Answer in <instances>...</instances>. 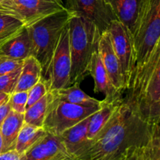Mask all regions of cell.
<instances>
[{"instance_id": "cell-1", "label": "cell", "mask_w": 160, "mask_h": 160, "mask_svg": "<svg viewBox=\"0 0 160 160\" xmlns=\"http://www.w3.org/2000/svg\"><path fill=\"white\" fill-rule=\"evenodd\" d=\"M149 129V123L123 98L104 128L73 160L121 159L128 148L146 143Z\"/></svg>"}, {"instance_id": "cell-2", "label": "cell", "mask_w": 160, "mask_h": 160, "mask_svg": "<svg viewBox=\"0 0 160 160\" xmlns=\"http://www.w3.org/2000/svg\"><path fill=\"white\" fill-rule=\"evenodd\" d=\"M131 40L133 70L130 81L146 67L160 45V0L144 1Z\"/></svg>"}, {"instance_id": "cell-3", "label": "cell", "mask_w": 160, "mask_h": 160, "mask_svg": "<svg viewBox=\"0 0 160 160\" xmlns=\"http://www.w3.org/2000/svg\"><path fill=\"white\" fill-rule=\"evenodd\" d=\"M68 27L71 57L69 85L80 84L89 74L92 58L98 51L101 33L92 22L77 16L70 19Z\"/></svg>"}, {"instance_id": "cell-4", "label": "cell", "mask_w": 160, "mask_h": 160, "mask_svg": "<svg viewBox=\"0 0 160 160\" xmlns=\"http://www.w3.org/2000/svg\"><path fill=\"white\" fill-rule=\"evenodd\" d=\"M73 14L68 9L55 12L28 27L31 43V56L39 62L45 79L64 28Z\"/></svg>"}, {"instance_id": "cell-5", "label": "cell", "mask_w": 160, "mask_h": 160, "mask_svg": "<svg viewBox=\"0 0 160 160\" xmlns=\"http://www.w3.org/2000/svg\"><path fill=\"white\" fill-rule=\"evenodd\" d=\"M49 93V103L43 128L48 133L59 136L63 131L78 124L101 108L72 104L56 98Z\"/></svg>"}, {"instance_id": "cell-6", "label": "cell", "mask_w": 160, "mask_h": 160, "mask_svg": "<svg viewBox=\"0 0 160 160\" xmlns=\"http://www.w3.org/2000/svg\"><path fill=\"white\" fill-rule=\"evenodd\" d=\"M64 9L62 0H2L0 3V12L15 17L26 28Z\"/></svg>"}, {"instance_id": "cell-7", "label": "cell", "mask_w": 160, "mask_h": 160, "mask_svg": "<svg viewBox=\"0 0 160 160\" xmlns=\"http://www.w3.org/2000/svg\"><path fill=\"white\" fill-rule=\"evenodd\" d=\"M68 25L62 31L46 76L45 79H42L48 87V92L63 88L70 84L71 57L69 45Z\"/></svg>"}, {"instance_id": "cell-8", "label": "cell", "mask_w": 160, "mask_h": 160, "mask_svg": "<svg viewBox=\"0 0 160 160\" xmlns=\"http://www.w3.org/2000/svg\"><path fill=\"white\" fill-rule=\"evenodd\" d=\"M72 13L89 20L102 34L113 20H117L111 6L105 0H66Z\"/></svg>"}, {"instance_id": "cell-9", "label": "cell", "mask_w": 160, "mask_h": 160, "mask_svg": "<svg viewBox=\"0 0 160 160\" xmlns=\"http://www.w3.org/2000/svg\"><path fill=\"white\" fill-rule=\"evenodd\" d=\"M114 52L120 61L126 91L133 70V48L131 34L126 26L118 20L112 21L108 28Z\"/></svg>"}, {"instance_id": "cell-10", "label": "cell", "mask_w": 160, "mask_h": 160, "mask_svg": "<svg viewBox=\"0 0 160 160\" xmlns=\"http://www.w3.org/2000/svg\"><path fill=\"white\" fill-rule=\"evenodd\" d=\"M23 160H73L59 136L47 134L22 155Z\"/></svg>"}, {"instance_id": "cell-11", "label": "cell", "mask_w": 160, "mask_h": 160, "mask_svg": "<svg viewBox=\"0 0 160 160\" xmlns=\"http://www.w3.org/2000/svg\"><path fill=\"white\" fill-rule=\"evenodd\" d=\"M98 53L114 87L121 93L126 92V85L122 73L120 61L112 48L108 31L103 32L100 36Z\"/></svg>"}, {"instance_id": "cell-12", "label": "cell", "mask_w": 160, "mask_h": 160, "mask_svg": "<svg viewBox=\"0 0 160 160\" xmlns=\"http://www.w3.org/2000/svg\"><path fill=\"white\" fill-rule=\"evenodd\" d=\"M89 74H91L94 79V92L95 93L103 94L105 96L103 101L113 102L120 101L123 98V93L119 92L111 82L102 62L98 51L95 52L92 56L89 67Z\"/></svg>"}, {"instance_id": "cell-13", "label": "cell", "mask_w": 160, "mask_h": 160, "mask_svg": "<svg viewBox=\"0 0 160 160\" xmlns=\"http://www.w3.org/2000/svg\"><path fill=\"white\" fill-rule=\"evenodd\" d=\"M90 117H87L59 135L73 159L84 151L92 142V140L88 138V129Z\"/></svg>"}, {"instance_id": "cell-14", "label": "cell", "mask_w": 160, "mask_h": 160, "mask_svg": "<svg viewBox=\"0 0 160 160\" xmlns=\"http://www.w3.org/2000/svg\"><path fill=\"white\" fill-rule=\"evenodd\" d=\"M105 1L111 6L117 20L128 28L132 36L145 0H105Z\"/></svg>"}, {"instance_id": "cell-15", "label": "cell", "mask_w": 160, "mask_h": 160, "mask_svg": "<svg viewBox=\"0 0 160 160\" xmlns=\"http://www.w3.org/2000/svg\"><path fill=\"white\" fill-rule=\"evenodd\" d=\"M31 39L26 27L0 45V56L12 59L24 60L31 56Z\"/></svg>"}, {"instance_id": "cell-16", "label": "cell", "mask_w": 160, "mask_h": 160, "mask_svg": "<svg viewBox=\"0 0 160 160\" xmlns=\"http://www.w3.org/2000/svg\"><path fill=\"white\" fill-rule=\"evenodd\" d=\"M24 124V114L11 109L0 127L2 139V152L13 150L17 138Z\"/></svg>"}, {"instance_id": "cell-17", "label": "cell", "mask_w": 160, "mask_h": 160, "mask_svg": "<svg viewBox=\"0 0 160 160\" xmlns=\"http://www.w3.org/2000/svg\"><path fill=\"white\" fill-rule=\"evenodd\" d=\"M42 67L39 62L34 56H28L23 60L14 92H28L42 79Z\"/></svg>"}, {"instance_id": "cell-18", "label": "cell", "mask_w": 160, "mask_h": 160, "mask_svg": "<svg viewBox=\"0 0 160 160\" xmlns=\"http://www.w3.org/2000/svg\"><path fill=\"white\" fill-rule=\"evenodd\" d=\"M121 100L113 102H107L103 100L102 101L101 108L90 117L88 129V138L89 140L95 138L98 133L104 128L108 121L110 120L117 105Z\"/></svg>"}, {"instance_id": "cell-19", "label": "cell", "mask_w": 160, "mask_h": 160, "mask_svg": "<svg viewBox=\"0 0 160 160\" xmlns=\"http://www.w3.org/2000/svg\"><path fill=\"white\" fill-rule=\"evenodd\" d=\"M56 98L67 102L69 103L81 106H98L102 103V101L92 98L83 92L79 87V84H73L72 86H67L59 90L49 92Z\"/></svg>"}, {"instance_id": "cell-20", "label": "cell", "mask_w": 160, "mask_h": 160, "mask_svg": "<svg viewBox=\"0 0 160 160\" xmlns=\"http://www.w3.org/2000/svg\"><path fill=\"white\" fill-rule=\"evenodd\" d=\"M46 134L44 128L24 123L18 134L14 150L22 156Z\"/></svg>"}, {"instance_id": "cell-21", "label": "cell", "mask_w": 160, "mask_h": 160, "mask_svg": "<svg viewBox=\"0 0 160 160\" xmlns=\"http://www.w3.org/2000/svg\"><path fill=\"white\" fill-rule=\"evenodd\" d=\"M48 103H49V93L48 92L40 100L36 102L32 106L27 108L23 113L24 123L38 127V128H43Z\"/></svg>"}, {"instance_id": "cell-22", "label": "cell", "mask_w": 160, "mask_h": 160, "mask_svg": "<svg viewBox=\"0 0 160 160\" xmlns=\"http://www.w3.org/2000/svg\"><path fill=\"white\" fill-rule=\"evenodd\" d=\"M24 28L19 20L10 15L0 12V45Z\"/></svg>"}, {"instance_id": "cell-23", "label": "cell", "mask_w": 160, "mask_h": 160, "mask_svg": "<svg viewBox=\"0 0 160 160\" xmlns=\"http://www.w3.org/2000/svg\"><path fill=\"white\" fill-rule=\"evenodd\" d=\"M144 148L149 160H160V124L150 123L148 141Z\"/></svg>"}, {"instance_id": "cell-24", "label": "cell", "mask_w": 160, "mask_h": 160, "mask_svg": "<svg viewBox=\"0 0 160 160\" xmlns=\"http://www.w3.org/2000/svg\"><path fill=\"white\" fill-rule=\"evenodd\" d=\"M22 67L14 71L0 77V93L10 95L14 92Z\"/></svg>"}, {"instance_id": "cell-25", "label": "cell", "mask_w": 160, "mask_h": 160, "mask_svg": "<svg viewBox=\"0 0 160 160\" xmlns=\"http://www.w3.org/2000/svg\"><path fill=\"white\" fill-rule=\"evenodd\" d=\"M28 92H14L9 95V103L12 110L24 113L28 102Z\"/></svg>"}, {"instance_id": "cell-26", "label": "cell", "mask_w": 160, "mask_h": 160, "mask_svg": "<svg viewBox=\"0 0 160 160\" xmlns=\"http://www.w3.org/2000/svg\"><path fill=\"white\" fill-rule=\"evenodd\" d=\"M28 95V102H27V108L32 106L33 104L40 100L43 96H45L48 92V87L46 84L42 79H41L35 85L33 86L29 91Z\"/></svg>"}, {"instance_id": "cell-27", "label": "cell", "mask_w": 160, "mask_h": 160, "mask_svg": "<svg viewBox=\"0 0 160 160\" xmlns=\"http://www.w3.org/2000/svg\"><path fill=\"white\" fill-rule=\"evenodd\" d=\"M23 60L0 56V77L14 71L23 66Z\"/></svg>"}, {"instance_id": "cell-28", "label": "cell", "mask_w": 160, "mask_h": 160, "mask_svg": "<svg viewBox=\"0 0 160 160\" xmlns=\"http://www.w3.org/2000/svg\"><path fill=\"white\" fill-rule=\"evenodd\" d=\"M141 115L149 124L150 123L160 124V100L148 106Z\"/></svg>"}, {"instance_id": "cell-29", "label": "cell", "mask_w": 160, "mask_h": 160, "mask_svg": "<svg viewBox=\"0 0 160 160\" xmlns=\"http://www.w3.org/2000/svg\"><path fill=\"white\" fill-rule=\"evenodd\" d=\"M145 145V144H144ZM144 145H134L125 152V160H149L144 148Z\"/></svg>"}, {"instance_id": "cell-30", "label": "cell", "mask_w": 160, "mask_h": 160, "mask_svg": "<svg viewBox=\"0 0 160 160\" xmlns=\"http://www.w3.org/2000/svg\"><path fill=\"white\" fill-rule=\"evenodd\" d=\"M0 160H23V158L13 149L0 153Z\"/></svg>"}, {"instance_id": "cell-31", "label": "cell", "mask_w": 160, "mask_h": 160, "mask_svg": "<svg viewBox=\"0 0 160 160\" xmlns=\"http://www.w3.org/2000/svg\"><path fill=\"white\" fill-rule=\"evenodd\" d=\"M11 110L10 105L9 103V100L6 102L3 103L1 106H0V127H1L2 123L4 121L6 117L9 114V111Z\"/></svg>"}, {"instance_id": "cell-32", "label": "cell", "mask_w": 160, "mask_h": 160, "mask_svg": "<svg viewBox=\"0 0 160 160\" xmlns=\"http://www.w3.org/2000/svg\"><path fill=\"white\" fill-rule=\"evenodd\" d=\"M9 95L5 93H0V106L3 104V103L6 102L9 100Z\"/></svg>"}, {"instance_id": "cell-33", "label": "cell", "mask_w": 160, "mask_h": 160, "mask_svg": "<svg viewBox=\"0 0 160 160\" xmlns=\"http://www.w3.org/2000/svg\"><path fill=\"white\" fill-rule=\"evenodd\" d=\"M2 152V139L1 133H0V153Z\"/></svg>"}, {"instance_id": "cell-34", "label": "cell", "mask_w": 160, "mask_h": 160, "mask_svg": "<svg viewBox=\"0 0 160 160\" xmlns=\"http://www.w3.org/2000/svg\"><path fill=\"white\" fill-rule=\"evenodd\" d=\"M124 156H125V154H124ZM124 156H123V157L121 158V159H118V160H125V159H124Z\"/></svg>"}, {"instance_id": "cell-35", "label": "cell", "mask_w": 160, "mask_h": 160, "mask_svg": "<svg viewBox=\"0 0 160 160\" xmlns=\"http://www.w3.org/2000/svg\"><path fill=\"white\" fill-rule=\"evenodd\" d=\"M2 2V0H0V3H1Z\"/></svg>"}]
</instances>
